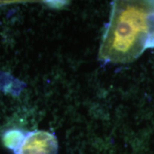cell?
Returning <instances> with one entry per match:
<instances>
[{"mask_svg":"<svg viewBox=\"0 0 154 154\" xmlns=\"http://www.w3.org/2000/svg\"><path fill=\"white\" fill-rule=\"evenodd\" d=\"M149 30V14L137 5L127 6L114 14L106 38V55L124 58L136 52Z\"/></svg>","mask_w":154,"mask_h":154,"instance_id":"6da1fadb","label":"cell"},{"mask_svg":"<svg viewBox=\"0 0 154 154\" xmlns=\"http://www.w3.org/2000/svg\"><path fill=\"white\" fill-rule=\"evenodd\" d=\"M57 140L53 134L36 131L24 135L14 149L16 154H57Z\"/></svg>","mask_w":154,"mask_h":154,"instance_id":"7a4b0ae2","label":"cell"}]
</instances>
